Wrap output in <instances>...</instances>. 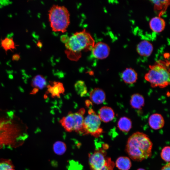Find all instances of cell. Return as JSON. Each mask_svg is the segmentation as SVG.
I'll use <instances>...</instances> for the list:
<instances>
[{
	"label": "cell",
	"mask_w": 170,
	"mask_h": 170,
	"mask_svg": "<svg viewBox=\"0 0 170 170\" xmlns=\"http://www.w3.org/2000/svg\"><path fill=\"white\" fill-rule=\"evenodd\" d=\"M28 137L27 126L13 111L0 110V149L19 147Z\"/></svg>",
	"instance_id": "obj_1"
},
{
	"label": "cell",
	"mask_w": 170,
	"mask_h": 170,
	"mask_svg": "<svg viewBox=\"0 0 170 170\" xmlns=\"http://www.w3.org/2000/svg\"><path fill=\"white\" fill-rule=\"evenodd\" d=\"M152 147L153 144L147 135L137 132L128 138L125 150L133 161L141 162L151 156Z\"/></svg>",
	"instance_id": "obj_2"
},
{
	"label": "cell",
	"mask_w": 170,
	"mask_h": 170,
	"mask_svg": "<svg viewBox=\"0 0 170 170\" xmlns=\"http://www.w3.org/2000/svg\"><path fill=\"white\" fill-rule=\"evenodd\" d=\"M66 48L67 55L72 60H76L79 58L83 50H91L95 41L91 35L85 29L74 33L68 37L64 43Z\"/></svg>",
	"instance_id": "obj_3"
},
{
	"label": "cell",
	"mask_w": 170,
	"mask_h": 170,
	"mask_svg": "<svg viewBox=\"0 0 170 170\" xmlns=\"http://www.w3.org/2000/svg\"><path fill=\"white\" fill-rule=\"evenodd\" d=\"M167 63L159 61L149 66V70L144 75L145 79L153 88H163L170 83V72Z\"/></svg>",
	"instance_id": "obj_4"
},
{
	"label": "cell",
	"mask_w": 170,
	"mask_h": 170,
	"mask_svg": "<svg viewBox=\"0 0 170 170\" xmlns=\"http://www.w3.org/2000/svg\"><path fill=\"white\" fill-rule=\"evenodd\" d=\"M48 19L52 30L65 32L70 23V14L64 6L54 5L48 11Z\"/></svg>",
	"instance_id": "obj_5"
},
{
	"label": "cell",
	"mask_w": 170,
	"mask_h": 170,
	"mask_svg": "<svg viewBox=\"0 0 170 170\" xmlns=\"http://www.w3.org/2000/svg\"><path fill=\"white\" fill-rule=\"evenodd\" d=\"M107 146L105 144L103 145L102 148L96 149L93 152L88 154L91 170H114L115 163L107 156L105 150Z\"/></svg>",
	"instance_id": "obj_6"
},
{
	"label": "cell",
	"mask_w": 170,
	"mask_h": 170,
	"mask_svg": "<svg viewBox=\"0 0 170 170\" xmlns=\"http://www.w3.org/2000/svg\"><path fill=\"white\" fill-rule=\"evenodd\" d=\"M84 111L83 109H81L77 112L69 113L63 117L60 122L66 131L70 132L74 131L82 134Z\"/></svg>",
	"instance_id": "obj_7"
},
{
	"label": "cell",
	"mask_w": 170,
	"mask_h": 170,
	"mask_svg": "<svg viewBox=\"0 0 170 170\" xmlns=\"http://www.w3.org/2000/svg\"><path fill=\"white\" fill-rule=\"evenodd\" d=\"M84 119L82 134H90L95 137H99L103 133L101 127V120L98 115L92 109Z\"/></svg>",
	"instance_id": "obj_8"
},
{
	"label": "cell",
	"mask_w": 170,
	"mask_h": 170,
	"mask_svg": "<svg viewBox=\"0 0 170 170\" xmlns=\"http://www.w3.org/2000/svg\"><path fill=\"white\" fill-rule=\"evenodd\" d=\"M91 51L92 55L94 57L102 60L105 59L109 56L110 48L105 43L99 42L95 43Z\"/></svg>",
	"instance_id": "obj_9"
},
{
	"label": "cell",
	"mask_w": 170,
	"mask_h": 170,
	"mask_svg": "<svg viewBox=\"0 0 170 170\" xmlns=\"http://www.w3.org/2000/svg\"><path fill=\"white\" fill-rule=\"evenodd\" d=\"M148 123L150 127L154 130H158L164 126L165 121L162 116L159 113H154L150 116Z\"/></svg>",
	"instance_id": "obj_10"
},
{
	"label": "cell",
	"mask_w": 170,
	"mask_h": 170,
	"mask_svg": "<svg viewBox=\"0 0 170 170\" xmlns=\"http://www.w3.org/2000/svg\"><path fill=\"white\" fill-rule=\"evenodd\" d=\"M153 49L152 44L146 40L140 42L137 45L136 50L141 56L148 57L151 54Z\"/></svg>",
	"instance_id": "obj_11"
},
{
	"label": "cell",
	"mask_w": 170,
	"mask_h": 170,
	"mask_svg": "<svg viewBox=\"0 0 170 170\" xmlns=\"http://www.w3.org/2000/svg\"><path fill=\"white\" fill-rule=\"evenodd\" d=\"M98 115L101 121L106 123L113 119L115 117V114L111 107L105 106L99 109Z\"/></svg>",
	"instance_id": "obj_12"
},
{
	"label": "cell",
	"mask_w": 170,
	"mask_h": 170,
	"mask_svg": "<svg viewBox=\"0 0 170 170\" xmlns=\"http://www.w3.org/2000/svg\"><path fill=\"white\" fill-rule=\"evenodd\" d=\"M166 23L164 20L159 16L155 17L150 22V26L151 30L155 32L159 33L164 29Z\"/></svg>",
	"instance_id": "obj_13"
},
{
	"label": "cell",
	"mask_w": 170,
	"mask_h": 170,
	"mask_svg": "<svg viewBox=\"0 0 170 170\" xmlns=\"http://www.w3.org/2000/svg\"><path fill=\"white\" fill-rule=\"evenodd\" d=\"M122 78L125 83L132 84L135 83L138 78V75L136 71L133 69L127 68L122 72Z\"/></svg>",
	"instance_id": "obj_14"
},
{
	"label": "cell",
	"mask_w": 170,
	"mask_h": 170,
	"mask_svg": "<svg viewBox=\"0 0 170 170\" xmlns=\"http://www.w3.org/2000/svg\"><path fill=\"white\" fill-rule=\"evenodd\" d=\"M90 98L94 103L99 104L105 101V94L102 89L98 88H95L90 92Z\"/></svg>",
	"instance_id": "obj_15"
},
{
	"label": "cell",
	"mask_w": 170,
	"mask_h": 170,
	"mask_svg": "<svg viewBox=\"0 0 170 170\" xmlns=\"http://www.w3.org/2000/svg\"><path fill=\"white\" fill-rule=\"evenodd\" d=\"M115 165L120 170H129L132 166V163L129 157L121 156L117 159Z\"/></svg>",
	"instance_id": "obj_16"
},
{
	"label": "cell",
	"mask_w": 170,
	"mask_h": 170,
	"mask_svg": "<svg viewBox=\"0 0 170 170\" xmlns=\"http://www.w3.org/2000/svg\"><path fill=\"white\" fill-rule=\"evenodd\" d=\"M48 91L53 97H59L64 93V88L62 84L60 82H54L48 86Z\"/></svg>",
	"instance_id": "obj_17"
},
{
	"label": "cell",
	"mask_w": 170,
	"mask_h": 170,
	"mask_svg": "<svg viewBox=\"0 0 170 170\" xmlns=\"http://www.w3.org/2000/svg\"><path fill=\"white\" fill-rule=\"evenodd\" d=\"M144 98L141 94L136 93L131 96L130 100V104L133 108L140 109L144 105Z\"/></svg>",
	"instance_id": "obj_18"
},
{
	"label": "cell",
	"mask_w": 170,
	"mask_h": 170,
	"mask_svg": "<svg viewBox=\"0 0 170 170\" xmlns=\"http://www.w3.org/2000/svg\"><path fill=\"white\" fill-rule=\"evenodd\" d=\"M117 126L121 131L125 133L128 132L132 127V122L131 120L127 117L123 116L118 120Z\"/></svg>",
	"instance_id": "obj_19"
},
{
	"label": "cell",
	"mask_w": 170,
	"mask_h": 170,
	"mask_svg": "<svg viewBox=\"0 0 170 170\" xmlns=\"http://www.w3.org/2000/svg\"><path fill=\"white\" fill-rule=\"evenodd\" d=\"M1 46L6 53L16 48V45L12 38L5 37L1 40Z\"/></svg>",
	"instance_id": "obj_20"
},
{
	"label": "cell",
	"mask_w": 170,
	"mask_h": 170,
	"mask_svg": "<svg viewBox=\"0 0 170 170\" xmlns=\"http://www.w3.org/2000/svg\"><path fill=\"white\" fill-rule=\"evenodd\" d=\"M53 149L55 154L58 155H61L66 152L67 147L66 144L64 142L58 141L54 144Z\"/></svg>",
	"instance_id": "obj_21"
},
{
	"label": "cell",
	"mask_w": 170,
	"mask_h": 170,
	"mask_svg": "<svg viewBox=\"0 0 170 170\" xmlns=\"http://www.w3.org/2000/svg\"><path fill=\"white\" fill-rule=\"evenodd\" d=\"M46 80L44 77L40 75H37L33 78L32 82V85L37 88L42 89L46 85Z\"/></svg>",
	"instance_id": "obj_22"
},
{
	"label": "cell",
	"mask_w": 170,
	"mask_h": 170,
	"mask_svg": "<svg viewBox=\"0 0 170 170\" xmlns=\"http://www.w3.org/2000/svg\"><path fill=\"white\" fill-rule=\"evenodd\" d=\"M74 87L77 93L81 96L82 97L87 93V88L83 81H77L75 84Z\"/></svg>",
	"instance_id": "obj_23"
},
{
	"label": "cell",
	"mask_w": 170,
	"mask_h": 170,
	"mask_svg": "<svg viewBox=\"0 0 170 170\" xmlns=\"http://www.w3.org/2000/svg\"><path fill=\"white\" fill-rule=\"evenodd\" d=\"M0 170H15V168L11 160L2 159L0 160Z\"/></svg>",
	"instance_id": "obj_24"
},
{
	"label": "cell",
	"mask_w": 170,
	"mask_h": 170,
	"mask_svg": "<svg viewBox=\"0 0 170 170\" xmlns=\"http://www.w3.org/2000/svg\"><path fill=\"white\" fill-rule=\"evenodd\" d=\"M170 148L169 146L164 147L162 149L160 156L162 159L165 162L169 163L170 162Z\"/></svg>",
	"instance_id": "obj_25"
},
{
	"label": "cell",
	"mask_w": 170,
	"mask_h": 170,
	"mask_svg": "<svg viewBox=\"0 0 170 170\" xmlns=\"http://www.w3.org/2000/svg\"><path fill=\"white\" fill-rule=\"evenodd\" d=\"M20 59V56L19 54H14L12 56V60L13 61H18Z\"/></svg>",
	"instance_id": "obj_26"
},
{
	"label": "cell",
	"mask_w": 170,
	"mask_h": 170,
	"mask_svg": "<svg viewBox=\"0 0 170 170\" xmlns=\"http://www.w3.org/2000/svg\"><path fill=\"white\" fill-rule=\"evenodd\" d=\"M170 162L167 163V164L163 166L161 170H170Z\"/></svg>",
	"instance_id": "obj_27"
},
{
	"label": "cell",
	"mask_w": 170,
	"mask_h": 170,
	"mask_svg": "<svg viewBox=\"0 0 170 170\" xmlns=\"http://www.w3.org/2000/svg\"><path fill=\"white\" fill-rule=\"evenodd\" d=\"M37 45L38 47H40L42 46V44L41 42H40V41H39L37 42Z\"/></svg>",
	"instance_id": "obj_28"
},
{
	"label": "cell",
	"mask_w": 170,
	"mask_h": 170,
	"mask_svg": "<svg viewBox=\"0 0 170 170\" xmlns=\"http://www.w3.org/2000/svg\"><path fill=\"white\" fill-rule=\"evenodd\" d=\"M137 170H145L143 168H139L137 169Z\"/></svg>",
	"instance_id": "obj_29"
}]
</instances>
